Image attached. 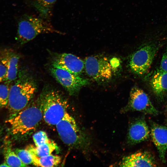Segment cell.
Masks as SVG:
<instances>
[{"instance_id":"obj_1","label":"cell","mask_w":167,"mask_h":167,"mask_svg":"<svg viewBox=\"0 0 167 167\" xmlns=\"http://www.w3.org/2000/svg\"><path fill=\"white\" fill-rule=\"evenodd\" d=\"M37 90L36 82L27 71H20L10 87L7 107L9 118L15 116L30 103Z\"/></svg>"},{"instance_id":"obj_2","label":"cell","mask_w":167,"mask_h":167,"mask_svg":"<svg viewBox=\"0 0 167 167\" xmlns=\"http://www.w3.org/2000/svg\"><path fill=\"white\" fill-rule=\"evenodd\" d=\"M43 117L40 96L15 116L9 118L7 122L13 135L24 136L34 131Z\"/></svg>"},{"instance_id":"obj_3","label":"cell","mask_w":167,"mask_h":167,"mask_svg":"<svg viewBox=\"0 0 167 167\" xmlns=\"http://www.w3.org/2000/svg\"><path fill=\"white\" fill-rule=\"evenodd\" d=\"M53 33L65 34L55 29L50 21L39 16L25 14L19 21L16 40L20 44L24 45L40 34Z\"/></svg>"},{"instance_id":"obj_4","label":"cell","mask_w":167,"mask_h":167,"mask_svg":"<svg viewBox=\"0 0 167 167\" xmlns=\"http://www.w3.org/2000/svg\"><path fill=\"white\" fill-rule=\"evenodd\" d=\"M56 126L64 143L86 152L90 150L91 142L90 138L80 130L74 118L67 112Z\"/></svg>"},{"instance_id":"obj_5","label":"cell","mask_w":167,"mask_h":167,"mask_svg":"<svg viewBox=\"0 0 167 167\" xmlns=\"http://www.w3.org/2000/svg\"><path fill=\"white\" fill-rule=\"evenodd\" d=\"M40 96L44 120L49 125H56L67 112V100L60 92L54 89L45 90Z\"/></svg>"},{"instance_id":"obj_6","label":"cell","mask_w":167,"mask_h":167,"mask_svg":"<svg viewBox=\"0 0 167 167\" xmlns=\"http://www.w3.org/2000/svg\"><path fill=\"white\" fill-rule=\"evenodd\" d=\"M161 45L149 42L145 44L134 52L130 56L129 66L135 74L142 75L149 70Z\"/></svg>"},{"instance_id":"obj_7","label":"cell","mask_w":167,"mask_h":167,"mask_svg":"<svg viewBox=\"0 0 167 167\" xmlns=\"http://www.w3.org/2000/svg\"><path fill=\"white\" fill-rule=\"evenodd\" d=\"M84 69L89 77L96 82L104 83L113 75V69L106 57L97 55L87 57L84 61Z\"/></svg>"},{"instance_id":"obj_8","label":"cell","mask_w":167,"mask_h":167,"mask_svg":"<svg viewBox=\"0 0 167 167\" xmlns=\"http://www.w3.org/2000/svg\"><path fill=\"white\" fill-rule=\"evenodd\" d=\"M50 71L54 77L71 95H75L83 87L89 83L88 79L56 65L52 64Z\"/></svg>"},{"instance_id":"obj_9","label":"cell","mask_w":167,"mask_h":167,"mask_svg":"<svg viewBox=\"0 0 167 167\" xmlns=\"http://www.w3.org/2000/svg\"><path fill=\"white\" fill-rule=\"evenodd\" d=\"M133 111L153 116L158 114V111L152 104L148 95L137 86L132 88L127 104L121 110L122 113Z\"/></svg>"},{"instance_id":"obj_10","label":"cell","mask_w":167,"mask_h":167,"mask_svg":"<svg viewBox=\"0 0 167 167\" xmlns=\"http://www.w3.org/2000/svg\"><path fill=\"white\" fill-rule=\"evenodd\" d=\"M150 131L144 118H135L129 125L127 142L129 145H133L145 141L150 136Z\"/></svg>"},{"instance_id":"obj_11","label":"cell","mask_w":167,"mask_h":167,"mask_svg":"<svg viewBox=\"0 0 167 167\" xmlns=\"http://www.w3.org/2000/svg\"><path fill=\"white\" fill-rule=\"evenodd\" d=\"M52 64L62 67L80 76L84 69V62L79 57L69 53L56 54Z\"/></svg>"},{"instance_id":"obj_12","label":"cell","mask_w":167,"mask_h":167,"mask_svg":"<svg viewBox=\"0 0 167 167\" xmlns=\"http://www.w3.org/2000/svg\"><path fill=\"white\" fill-rule=\"evenodd\" d=\"M120 167H155L154 156L148 151L137 152L124 157L118 164Z\"/></svg>"},{"instance_id":"obj_13","label":"cell","mask_w":167,"mask_h":167,"mask_svg":"<svg viewBox=\"0 0 167 167\" xmlns=\"http://www.w3.org/2000/svg\"><path fill=\"white\" fill-rule=\"evenodd\" d=\"M151 123L150 135L157 149L160 160L165 163L167 150V126L153 122Z\"/></svg>"},{"instance_id":"obj_14","label":"cell","mask_w":167,"mask_h":167,"mask_svg":"<svg viewBox=\"0 0 167 167\" xmlns=\"http://www.w3.org/2000/svg\"><path fill=\"white\" fill-rule=\"evenodd\" d=\"M150 84L154 94L161 101L167 93V71L158 68L151 76Z\"/></svg>"},{"instance_id":"obj_15","label":"cell","mask_w":167,"mask_h":167,"mask_svg":"<svg viewBox=\"0 0 167 167\" xmlns=\"http://www.w3.org/2000/svg\"><path fill=\"white\" fill-rule=\"evenodd\" d=\"M57 0H28L29 6L38 13L39 16L50 21L54 5Z\"/></svg>"},{"instance_id":"obj_16","label":"cell","mask_w":167,"mask_h":167,"mask_svg":"<svg viewBox=\"0 0 167 167\" xmlns=\"http://www.w3.org/2000/svg\"><path fill=\"white\" fill-rule=\"evenodd\" d=\"M5 55L7 60V71L6 75L3 82L10 85L18 76L20 56L13 51H9Z\"/></svg>"},{"instance_id":"obj_17","label":"cell","mask_w":167,"mask_h":167,"mask_svg":"<svg viewBox=\"0 0 167 167\" xmlns=\"http://www.w3.org/2000/svg\"><path fill=\"white\" fill-rule=\"evenodd\" d=\"M58 148L56 144L50 139L48 142L40 146L36 147L30 145L25 149L29 152L32 156L40 157L51 154L54 151L58 149Z\"/></svg>"},{"instance_id":"obj_18","label":"cell","mask_w":167,"mask_h":167,"mask_svg":"<svg viewBox=\"0 0 167 167\" xmlns=\"http://www.w3.org/2000/svg\"><path fill=\"white\" fill-rule=\"evenodd\" d=\"M3 153L5 161L9 167H26L12 148L11 142L6 141L4 144Z\"/></svg>"},{"instance_id":"obj_19","label":"cell","mask_w":167,"mask_h":167,"mask_svg":"<svg viewBox=\"0 0 167 167\" xmlns=\"http://www.w3.org/2000/svg\"><path fill=\"white\" fill-rule=\"evenodd\" d=\"M61 161L59 156L51 154L40 157H35L33 159L32 164L37 166L54 167L58 165Z\"/></svg>"},{"instance_id":"obj_20","label":"cell","mask_w":167,"mask_h":167,"mask_svg":"<svg viewBox=\"0 0 167 167\" xmlns=\"http://www.w3.org/2000/svg\"><path fill=\"white\" fill-rule=\"evenodd\" d=\"M9 84L4 82L0 83V108L7 107V105L10 87Z\"/></svg>"},{"instance_id":"obj_21","label":"cell","mask_w":167,"mask_h":167,"mask_svg":"<svg viewBox=\"0 0 167 167\" xmlns=\"http://www.w3.org/2000/svg\"><path fill=\"white\" fill-rule=\"evenodd\" d=\"M15 152L22 162L27 165L32 164V156L29 152L26 149H15Z\"/></svg>"},{"instance_id":"obj_22","label":"cell","mask_w":167,"mask_h":167,"mask_svg":"<svg viewBox=\"0 0 167 167\" xmlns=\"http://www.w3.org/2000/svg\"><path fill=\"white\" fill-rule=\"evenodd\" d=\"M33 139L36 147L42 145L50 140L46 133L43 131H40L35 133L33 136Z\"/></svg>"},{"instance_id":"obj_23","label":"cell","mask_w":167,"mask_h":167,"mask_svg":"<svg viewBox=\"0 0 167 167\" xmlns=\"http://www.w3.org/2000/svg\"><path fill=\"white\" fill-rule=\"evenodd\" d=\"M7 63L6 58L5 55L4 56L0 57V83L5 79L7 73Z\"/></svg>"},{"instance_id":"obj_24","label":"cell","mask_w":167,"mask_h":167,"mask_svg":"<svg viewBox=\"0 0 167 167\" xmlns=\"http://www.w3.org/2000/svg\"><path fill=\"white\" fill-rule=\"evenodd\" d=\"M159 68L164 71H167V47L162 55Z\"/></svg>"},{"instance_id":"obj_25","label":"cell","mask_w":167,"mask_h":167,"mask_svg":"<svg viewBox=\"0 0 167 167\" xmlns=\"http://www.w3.org/2000/svg\"><path fill=\"white\" fill-rule=\"evenodd\" d=\"M110 62L113 70L114 69L118 67L120 64L119 60L117 58H113L110 61Z\"/></svg>"},{"instance_id":"obj_26","label":"cell","mask_w":167,"mask_h":167,"mask_svg":"<svg viewBox=\"0 0 167 167\" xmlns=\"http://www.w3.org/2000/svg\"><path fill=\"white\" fill-rule=\"evenodd\" d=\"M0 167H9L6 162L5 161L4 162L0 165Z\"/></svg>"},{"instance_id":"obj_27","label":"cell","mask_w":167,"mask_h":167,"mask_svg":"<svg viewBox=\"0 0 167 167\" xmlns=\"http://www.w3.org/2000/svg\"><path fill=\"white\" fill-rule=\"evenodd\" d=\"M1 130H0V135H1Z\"/></svg>"}]
</instances>
